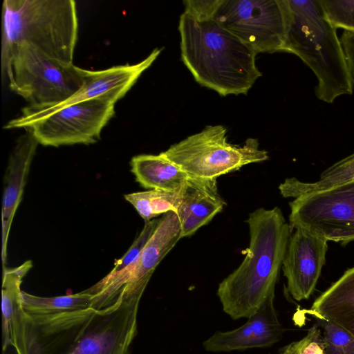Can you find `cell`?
<instances>
[{"instance_id": "cell-13", "label": "cell", "mask_w": 354, "mask_h": 354, "mask_svg": "<svg viewBox=\"0 0 354 354\" xmlns=\"http://www.w3.org/2000/svg\"><path fill=\"white\" fill-rule=\"evenodd\" d=\"M162 48H155L143 60L135 64L114 66L101 71L80 68L82 88L64 102L43 108L26 107L38 112H48L64 106L93 99H106L115 104L130 90L142 73L156 59Z\"/></svg>"}, {"instance_id": "cell-17", "label": "cell", "mask_w": 354, "mask_h": 354, "mask_svg": "<svg viewBox=\"0 0 354 354\" xmlns=\"http://www.w3.org/2000/svg\"><path fill=\"white\" fill-rule=\"evenodd\" d=\"M28 260L13 268H3L1 295L3 350L11 345L17 354H27L21 284L24 276L32 268Z\"/></svg>"}, {"instance_id": "cell-29", "label": "cell", "mask_w": 354, "mask_h": 354, "mask_svg": "<svg viewBox=\"0 0 354 354\" xmlns=\"http://www.w3.org/2000/svg\"><path fill=\"white\" fill-rule=\"evenodd\" d=\"M301 354H325L322 343L321 335L308 343L302 349Z\"/></svg>"}, {"instance_id": "cell-27", "label": "cell", "mask_w": 354, "mask_h": 354, "mask_svg": "<svg viewBox=\"0 0 354 354\" xmlns=\"http://www.w3.org/2000/svg\"><path fill=\"white\" fill-rule=\"evenodd\" d=\"M346 64L354 88V32L344 30L340 37Z\"/></svg>"}, {"instance_id": "cell-26", "label": "cell", "mask_w": 354, "mask_h": 354, "mask_svg": "<svg viewBox=\"0 0 354 354\" xmlns=\"http://www.w3.org/2000/svg\"><path fill=\"white\" fill-rule=\"evenodd\" d=\"M221 0H185V12L196 19L203 20L214 18Z\"/></svg>"}, {"instance_id": "cell-1", "label": "cell", "mask_w": 354, "mask_h": 354, "mask_svg": "<svg viewBox=\"0 0 354 354\" xmlns=\"http://www.w3.org/2000/svg\"><path fill=\"white\" fill-rule=\"evenodd\" d=\"M143 293L122 290L102 308L35 316L25 313L27 354H128Z\"/></svg>"}, {"instance_id": "cell-12", "label": "cell", "mask_w": 354, "mask_h": 354, "mask_svg": "<svg viewBox=\"0 0 354 354\" xmlns=\"http://www.w3.org/2000/svg\"><path fill=\"white\" fill-rule=\"evenodd\" d=\"M327 241L297 228L290 235L282 270L287 289L296 301L307 299L313 292L326 263Z\"/></svg>"}, {"instance_id": "cell-11", "label": "cell", "mask_w": 354, "mask_h": 354, "mask_svg": "<svg viewBox=\"0 0 354 354\" xmlns=\"http://www.w3.org/2000/svg\"><path fill=\"white\" fill-rule=\"evenodd\" d=\"M180 234L176 212L163 214L137 260L92 297L91 307L102 309L112 305L124 288L144 293L156 267L181 239Z\"/></svg>"}, {"instance_id": "cell-3", "label": "cell", "mask_w": 354, "mask_h": 354, "mask_svg": "<svg viewBox=\"0 0 354 354\" xmlns=\"http://www.w3.org/2000/svg\"><path fill=\"white\" fill-rule=\"evenodd\" d=\"M181 59L201 86L221 96L246 95L262 75L257 53L214 19L183 12L178 24Z\"/></svg>"}, {"instance_id": "cell-22", "label": "cell", "mask_w": 354, "mask_h": 354, "mask_svg": "<svg viewBox=\"0 0 354 354\" xmlns=\"http://www.w3.org/2000/svg\"><path fill=\"white\" fill-rule=\"evenodd\" d=\"M160 218L145 222L144 227L127 252L115 262L113 269L95 284L85 290L92 296L97 293L124 270L131 266L138 258L142 249L156 231Z\"/></svg>"}, {"instance_id": "cell-15", "label": "cell", "mask_w": 354, "mask_h": 354, "mask_svg": "<svg viewBox=\"0 0 354 354\" xmlns=\"http://www.w3.org/2000/svg\"><path fill=\"white\" fill-rule=\"evenodd\" d=\"M25 131L17 139L11 152L4 178L1 209L3 268L6 262L8 239L12 222L21 201L30 165L39 145L32 132L28 129Z\"/></svg>"}, {"instance_id": "cell-4", "label": "cell", "mask_w": 354, "mask_h": 354, "mask_svg": "<svg viewBox=\"0 0 354 354\" xmlns=\"http://www.w3.org/2000/svg\"><path fill=\"white\" fill-rule=\"evenodd\" d=\"M77 32L73 0H4L1 66L23 45L48 59L73 65Z\"/></svg>"}, {"instance_id": "cell-25", "label": "cell", "mask_w": 354, "mask_h": 354, "mask_svg": "<svg viewBox=\"0 0 354 354\" xmlns=\"http://www.w3.org/2000/svg\"><path fill=\"white\" fill-rule=\"evenodd\" d=\"M326 18L336 28L354 32V0H319Z\"/></svg>"}, {"instance_id": "cell-7", "label": "cell", "mask_w": 354, "mask_h": 354, "mask_svg": "<svg viewBox=\"0 0 354 354\" xmlns=\"http://www.w3.org/2000/svg\"><path fill=\"white\" fill-rule=\"evenodd\" d=\"M10 88L33 108L60 104L82 86L80 68L48 59L30 47L16 48L1 66Z\"/></svg>"}, {"instance_id": "cell-6", "label": "cell", "mask_w": 354, "mask_h": 354, "mask_svg": "<svg viewBox=\"0 0 354 354\" xmlns=\"http://www.w3.org/2000/svg\"><path fill=\"white\" fill-rule=\"evenodd\" d=\"M114 107V102L102 98L48 112L34 111L25 106L21 115L10 120L4 128L28 129L44 146L90 145L100 140L102 129L115 115Z\"/></svg>"}, {"instance_id": "cell-24", "label": "cell", "mask_w": 354, "mask_h": 354, "mask_svg": "<svg viewBox=\"0 0 354 354\" xmlns=\"http://www.w3.org/2000/svg\"><path fill=\"white\" fill-rule=\"evenodd\" d=\"M354 180V153L325 170L315 183H306V192L322 190Z\"/></svg>"}, {"instance_id": "cell-16", "label": "cell", "mask_w": 354, "mask_h": 354, "mask_svg": "<svg viewBox=\"0 0 354 354\" xmlns=\"http://www.w3.org/2000/svg\"><path fill=\"white\" fill-rule=\"evenodd\" d=\"M225 202L218 192L216 179L189 176L180 192L176 214L181 228V239L193 235L218 213Z\"/></svg>"}, {"instance_id": "cell-23", "label": "cell", "mask_w": 354, "mask_h": 354, "mask_svg": "<svg viewBox=\"0 0 354 354\" xmlns=\"http://www.w3.org/2000/svg\"><path fill=\"white\" fill-rule=\"evenodd\" d=\"M323 328L321 343L325 354H354V336L337 324L318 319Z\"/></svg>"}, {"instance_id": "cell-14", "label": "cell", "mask_w": 354, "mask_h": 354, "mask_svg": "<svg viewBox=\"0 0 354 354\" xmlns=\"http://www.w3.org/2000/svg\"><path fill=\"white\" fill-rule=\"evenodd\" d=\"M274 295L268 297L246 323L228 331H216L203 342L208 352L220 353L268 348L282 337L283 329L274 306Z\"/></svg>"}, {"instance_id": "cell-10", "label": "cell", "mask_w": 354, "mask_h": 354, "mask_svg": "<svg viewBox=\"0 0 354 354\" xmlns=\"http://www.w3.org/2000/svg\"><path fill=\"white\" fill-rule=\"evenodd\" d=\"M289 225L325 240L354 241V180L304 193L290 203Z\"/></svg>"}, {"instance_id": "cell-5", "label": "cell", "mask_w": 354, "mask_h": 354, "mask_svg": "<svg viewBox=\"0 0 354 354\" xmlns=\"http://www.w3.org/2000/svg\"><path fill=\"white\" fill-rule=\"evenodd\" d=\"M290 19L284 52L299 57L317 80L315 93L326 103L351 95L353 86L337 28L326 18L319 0H288Z\"/></svg>"}, {"instance_id": "cell-9", "label": "cell", "mask_w": 354, "mask_h": 354, "mask_svg": "<svg viewBox=\"0 0 354 354\" xmlns=\"http://www.w3.org/2000/svg\"><path fill=\"white\" fill-rule=\"evenodd\" d=\"M214 19L257 54L284 52L288 0H221Z\"/></svg>"}, {"instance_id": "cell-28", "label": "cell", "mask_w": 354, "mask_h": 354, "mask_svg": "<svg viewBox=\"0 0 354 354\" xmlns=\"http://www.w3.org/2000/svg\"><path fill=\"white\" fill-rule=\"evenodd\" d=\"M319 335V329L317 326H313L308 330L304 337L282 348L279 354H301L303 348Z\"/></svg>"}, {"instance_id": "cell-18", "label": "cell", "mask_w": 354, "mask_h": 354, "mask_svg": "<svg viewBox=\"0 0 354 354\" xmlns=\"http://www.w3.org/2000/svg\"><path fill=\"white\" fill-rule=\"evenodd\" d=\"M310 313L318 319L337 324L354 336V267L313 302Z\"/></svg>"}, {"instance_id": "cell-20", "label": "cell", "mask_w": 354, "mask_h": 354, "mask_svg": "<svg viewBox=\"0 0 354 354\" xmlns=\"http://www.w3.org/2000/svg\"><path fill=\"white\" fill-rule=\"evenodd\" d=\"M22 304L28 315L42 316L86 309L91 307L92 295L85 290L56 297H39L22 291Z\"/></svg>"}, {"instance_id": "cell-8", "label": "cell", "mask_w": 354, "mask_h": 354, "mask_svg": "<svg viewBox=\"0 0 354 354\" xmlns=\"http://www.w3.org/2000/svg\"><path fill=\"white\" fill-rule=\"evenodd\" d=\"M226 133L222 125H208L162 153L189 176L211 179L268 159L257 139L248 138L237 146L227 141Z\"/></svg>"}, {"instance_id": "cell-19", "label": "cell", "mask_w": 354, "mask_h": 354, "mask_svg": "<svg viewBox=\"0 0 354 354\" xmlns=\"http://www.w3.org/2000/svg\"><path fill=\"white\" fill-rule=\"evenodd\" d=\"M130 165L136 180L145 189L180 193L189 176L162 152L133 156Z\"/></svg>"}, {"instance_id": "cell-2", "label": "cell", "mask_w": 354, "mask_h": 354, "mask_svg": "<svg viewBox=\"0 0 354 354\" xmlns=\"http://www.w3.org/2000/svg\"><path fill=\"white\" fill-rule=\"evenodd\" d=\"M246 223L250 244L245 256L217 289L223 310L235 320L248 318L274 295L292 231L277 207L255 209Z\"/></svg>"}, {"instance_id": "cell-21", "label": "cell", "mask_w": 354, "mask_h": 354, "mask_svg": "<svg viewBox=\"0 0 354 354\" xmlns=\"http://www.w3.org/2000/svg\"><path fill=\"white\" fill-rule=\"evenodd\" d=\"M124 199L133 205L145 222L169 212H176L180 193L149 189L125 194Z\"/></svg>"}]
</instances>
